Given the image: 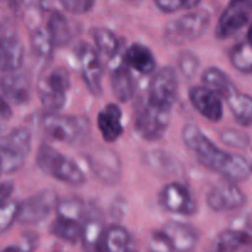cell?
Segmentation results:
<instances>
[{
	"label": "cell",
	"instance_id": "obj_2",
	"mask_svg": "<svg viewBox=\"0 0 252 252\" xmlns=\"http://www.w3.org/2000/svg\"><path fill=\"white\" fill-rule=\"evenodd\" d=\"M36 164L44 174L66 185L80 186L86 181L85 174L75 161L48 144L38 148Z\"/></svg>",
	"mask_w": 252,
	"mask_h": 252
},
{
	"label": "cell",
	"instance_id": "obj_11",
	"mask_svg": "<svg viewBox=\"0 0 252 252\" xmlns=\"http://www.w3.org/2000/svg\"><path fill=\"white\" fill-rule=\"evenodd\" d=\"M252 17V0H230L219 17L216 36L220 39L230 38L240 32Z\"/></svg>",
	"mask_w": 252,
	"mask_h": 252
},
{
	"label": "cell",
	"instance_id": "obj_15",
	"mask_svg": "<svg viewBox=\"0 0 252 252\" xmlns=\"http://www.w3.org/2000/svg\"><path fill=\"white\" fill-rule=\"evenodd\" d=\"M189 97L194 110L211 122H219L224 116V98L209 86H192Z\"/></svg>",
	"mask_w": 252,
	"mask_h": 252
},
{
	"label": "cell",
	"instance_id": "obj_33",
	"mask_svg": "<svg viewBox=\"0 0 252 252\" xmlns=\"http://www.w3.org/2000/svg\"><path fill=\"white\" fill-rule=\"evenodd\" d=\"M229 59L238 71L243 74H252V46L248 41L235 44L230 49Z\"/></svg>",
	"mask_w": 252,
	"mask_h": 252
},
{
	"label": "cell",
	"instance_id": "obj_8",
	"mask_svg": "<svg viewBox=\"0 0 252 252\" xmlns=\"http://www.w3.org/2000/svg\"><path fill=\"white\" fill-rule=\"evenodd\" d=\"M179 94V76L172 66H162L154 73L149 83L148 101L159 107L172 110Z\"/></svg>",
	"mask_w": 252,
	"mask_h": 252
},
{
	"label": "cell",
	"instance_id": "obj_23",
	"mask_svg": "<svg viewBox=\"0 0 252 252\" xmlns=\"http://www.w3.org/2000/svg\"><path fill=\"white\" fill-rule=\"evenodd\" d=\"M133 239L129 231L120 224L107 226L98 252H132Z\"/></svg>",
	"mask_w": 252,
	"mask_h": 252
},
{
	"label": "cell",
	"instance_id": "obj_4",
	"mask_svg": "<svg viewBox=\"0 0 252 252\" xmlns=\"http://www.w3.org/2000/svg\"><path fill=\"white\" fill-rule=\"evenodd\" d=\"M42 129L51 139L65 144H76L90 130V121L85 116L59 115L48 112L41 121Z\"/></svg>",
	"mask_w": 252,
	"mask_h": 252
},
{
	"label": "cell",
	"instance_id": "obj_35",
	"mask_svg": "<svg viewBox=\"0 0 252 252\" xmlns=\"http://www.w3.org/2000/svg\"><path fill=\"white\" fill-rule=\"evenodd\" d=\"M199 65H201L199 58L189 51L181 52L177 58V68L186 79H193L198 71Z\"/></svg>",
	"mask_w": 252,
	"mask_h": 252
},
{
	"label": "cell",
	"instance_id": "obj_21",
	"mask_svg": "<svg viewBox=\"0 0 252 252\" xmlns=\"http://www.w3.org/2000/svg\"><path fill=\"white\" fill-rule=\"evenodd\" d=\"M105 225L101 214L94 207H88V212L83 221L81 245L85 252H98L101 240L105 234Z\"/></svg>",
	"mask_w": 252,
	"mask_h": 252
},
{
	"label": "cell",
	"instance_id": "obj_26",
	"mask_svg": "<svg viewBox=\"0 0 252 252\" xmlns=\"http://www.w3.org/2000/svg\"><path fill=\"white\" fill-rule=\"evenodd\" d=\"M47 32L51 36L54 46L63 48L69 42L71 41L70 25H69L68 19L58 10H52L49 14L48 21H47Z\"/></svg>",
	"mask_w": 252,
	"mask_h": 252
},
{
	"label": "cell",
	"instance_id": "obj_31",
	"mask_svg": "<svg viewBox=\"0 0 252 252\" xmlns=\"http://www.w3.org/2000/svg\"><path fill=\"white\" fill-rule=\"evenodd\" d=\"M147 164L158 174H165L166 176L179 175L181 171L179 161L162 150H154L147 154Z\"/></svg>",
	"mask_w": 252,
	"mask_h": 252
},
{
	"label": "cell",
	"instance_id": "obj_43",
	"mask_svg": "<svg viewBox=\"0 0 252 252\" xmlns=\"http://www.w3.org/2000/svg\"><path fill=\"white\" fill-rule=\"evenodd\" d=\"M21 4L26 5L27 7H41L39 4H41V0H17Z\"/></svg>",
	"mask_w": 252,
	"mask_h": 252
},
{
	"label": "cell",
	"instance_id": "obj_34",
	"mask_svg": "<svg viewBox=\"0 0 252 252\" xmlns=\"http://www.w3.org/2000/svg\"><path fill=\"white\" fill-rule=\"evenodd\" d=\"M220 142L228 147L236 148V149H248L251 145V138L248 133L243 132L235 128H229L220 132Z\"/></svg>",
	"mask_w": 252,
	"mask_h": 252
},
{
	"label": "cell",
	"instance_id": "obj_6",
	"mask_svg": "<svg viewBox=\"0 0 252 252\" xmlns=\"http://www.w3.org/2000/svg\"><path fill=\"white\" fill-rule=\"evenodd\" d=\"M211 25V14L206 10H194L171 20L165 29V39L172 44L196 41L203 36Z\"/></svg>",
	"mask_w": 252,
	"mask_h": 252
},
{
	"label": "cell",
	"instance_id": "obj_36",
	"mask_svg": "<svg viewBox=\"0 0 252 252\" xmlns=\"http://www.w3.org/2000/svg\"><path fill=\"white\" fill-rule=\"evenodd\" d=\"M20 203L16 201H7L6 203L1 204V211H0V230L5 233L12 226L15 221H17L19 217Z\"/></svg>",
	"mask_w": 252,
	"mask_h": 252
},
{
	"label": "cell",
	"instance_id": "obj_27",
	"mask_svg": "<svg viewBox=\"0 0 252 252\" xmlns=\"http://www.w3.org/2000/svg\"><path fill=\"white\" fill-rule=\"evenodd\" d=\"M49 233L59 240L69 244H76L81 240L83 221L71 220L57 216V218L49 225Z\"/></svg>",
	"mask_w": 252,
	"mask_h": 252
},
{
	"label": "cell",
	"instance_id": "obj_44",
	"mask_svg": "<svg viewBox=\"0 0 252 252\" xmlns=\"http://www.w3.org/2000/svg\"><path fill=\"white\" fill-rule=\"evenodd\" d=\"M246 41L249 42V43L252 46V24L250 25V27H249L248 30V34H246Z\"/></svg>",
	"mask_w": 252,
	"mask_h": 252
},
{
	"label": "cell",
	"instance_id": "obj_9",
	"mask_svg": "<svg viewBox=\"0 0 252 252\" xmlns=\"http://www.w3.org/2000/svg\"><path fill=\"white\" fill-rule=\"evenodd\" d=\"M59 199L53 189H42L20 202L17 221L22 225H37L57 208Z\"/></svg>",
	"mask_w": 252,
	"mask_h": 252
},
{
	"label": "cell",
	"instance_id": "obj_29",
	"mask_svg": "<svg viewBox=\"0 0 252 252\" xmlns=\"http://www.w3.org/2000/svg\"><path fill=\"white\" fill-rule=\"evenodd\" d=\"M30 42H31L32 52L36 56V58L41 63L48 64L52 61L56 46H54L47 30L41 29V27H36V29L32 30Z\"/></svg>",
	"mask_w": 252,
	"mask_h": 252
},
{
	"label": "cell",
	"instance_id": "obj_5",
	"mask_svg": "<svg viewBox=\"0 0 252 252\" xmlns=\"http://www.w3.org/2000/svg\"><path fill=\"white\" fill-rule=\"evenodd\" d=\"M31 133L24 127L14 128L6 135H2L0 144L2 174H14L24 166L31 153Z\"/></svg>",
	"mask_w": 252,
	"mask_h": 252
},
{
	"label": "cell",
	"instance_id": "obj_28",
	"mask_svg": "<svg viewBox=\"0 0 252 252\" xmlns=\"http://www.w3.org/2000/svg\"><path fill=\"white\" fill-rule=\"evenodd\" d=\"M225 101L239 125L252 127V96L238 90Z\"/></svg>",
	"mask_w": 252,
	"mask_h": 252
},
{
	"label": "cell",
	"instance_id": "obj_41",
	"mask_svg": "<svg viewBox=\"0 0 252 252\" xmlns=\"http://www.w3.org/2000/svg\"><path fill=\"white\" fill-rule=\"evenodd\" d=\"M12 192H14V184L11 181L2 182L0 186V204H4L10 201Z\"/></svg>",
	"mask_w": 252,
	"mask_h": 252
},
{
	"label": "cell",
	"instance_id": "obj_19",
	"mask_svg": "<svg viewBox=\"0 0 252 252\" xmlns=\"http://www.w3.org/2000/svg\"><path fill=\"white\" fill-rule=\"evenodd\" d=\"M97 127L103 140L113 143L123 134V112L117 103H107L97 113Z\"/></svg>",
	"mask_w": 252,
	"mask_h": 252
},
{
	"label": "cell",
	"instance_id": "obj_18",
	"mask_svg": "<svg viewBox=\"0 0 252 252\" xmlns=\"http://www.w3.org/2000/svg\"><path fill=\"white\" fill-rule=\"evenodd\" d=\"M161 230L170 239L176 252H192L198 245V231L189 224L171 220L167 221Z\"/></svg>",
	"mask_w": 252,
	"mask_h": 252
},
{
	"label": "cell",
	"instance_id": "obj_16",
	"mask_svg": "<svg viewBox=\"0 0 252 252\" xmlns=\"http://www.w3.org/2000/svg\"><path fill=\"white\" fill-rule=\"evenodd\" d=\"M2 97L14 106H24L31 100V80L24 71L1 73Z\"/></svg>",
	"mask_w": 252,
	"mask_h": 252
},
{
	"label": "cell",
	"instance_id": "obj_30",
	"mask_svg": "<svg viewBox=\"0 0 252 252\" xmlns=\"http://www.w3.org/2000/svg\"><path fill=\"white\" fill-rule=\"evenodd\" d=\"M93 38L98 53L107 59H113L117 57L120 51V41L111 30L105 27H96L93 31Z\"/></svg>",
	"mask_w": 252,
	"mask_h": 252
},
{
	"label": "cell",
	"instance_id": "obj_38",
	"mask_svg": "<svg viewBox=\"0 0 252 252\" xmlns=\"http://www.w3.org/2000/svg\"><path fill=\"white\" fill-rule=\"evenodd\" d=\"M148 250L150 252H176L170 239L162 230H154L149 234Z\"/></svg>",
	"mask_w": 252,
	"mask_h": 252
},
{
	"label": "cell",
	"instance_id": "obj_17",
	"mask_svg": "<svg viewBox=\"0 0 252 252\" xmlns=\"http://www.w3.org/2000/svg\"><path fill=\"white\" fill-rule=\"evenodd\" d=\"M25 49L14 30L2 27L0 41V69L1 73L17 71L24 64Z\"/></svg>",
	"mask_w": 252,
	"mask_h": 252
},
{
	"label": "cell",
	"instance_id": "obj_3",
	"mask_svg": "<svg viewBox=\"0 0 252 252\" xmlns=\"http://www.w3.org/2000/svg\"><path fill=\"white\" fill-rule=\"evenodd\" d=\"M70 73L64 66L47 69L38 76L37 93L41 103L48 112H59L68 101L70 90Z\"/></svg>",
	"mask_w": 252,
	"mask_h": 252
},
{
	"label": "cell",
	"instance_id": "obj_13",
	"mask_svg": "<svg viewBox=\"0 0 252 252\" xmlns=\"http://www.w3.org/2000/svg\"><path fill=\"white\" fill-rule=\"evenodd\" d=\"M206 202L209 208L214 212H231L245 206L246 196L236 182L229 181L214 186L207 193Z\"/></svg>",
	"mask_w": 252,
	"mask_h": 252
},
{
	"label": "cell",
	"instance_id": "obj_12",
	"mask_svg": "<svg viewBox=\"0 0 252 252\" xmlns=\"http://www.w3.org/2000/svg\"><path fill=\"white\" fill-rule=\"evenodd\" d=\"M159 204L170 213L184 217L194 216L198 211V204L189 187L180 182H170L160 191Z\"/></svg>",
	"mask_w": 252,
	"mask_h": 252
},
{
	"label": "cell",
	"instance_id": "obj_10",
	"mask_svg": "<svg viewBox=\"0 0 252 252\" xmlns=\"http://www.w3.org/2000/svg\"><path fill=\"white\" fill-rule=\"evenodd\" d=\"M75 56L80 65V74L86 89L94 96L102 94V64L96 47L81 42L75 48Z\"/></svg>",
	"mask_w": 252,
	"mask_h": 252
},
{
	"label": "cell",
	"instance_id": "obj_32",
	"mask_svg": "<svg viewBox=\"0 0 252 252\" xmlns=\"http://www.w3.org/2000/svg\"><path fill=\"white\" fill-rule=\"evenodd\" d=\"M56 212L57 216L62 217V218L84 221L86 212H88V207L78 197H68V198L59 199Z\"/></svg>",
	"mask_w": 252,
	"mask_h": 252
},
{
	"label": "cell",
	"instance_id": "obj_22",
	"mask_svg": "<svg viewBox=\"0 0 252 252\" xmlns=\"http://www.w3.org/2000/svg\"><path fill=\"white\" fill-rule=\"evenodd\" d=\"M125 63L132 70L142 74V75H150L157 71V59L154 53L149 47L142 43H133L126 49L122 56Z\"/></svg>",
	"mask_w": 252,
	"mask_h": 252
},
{
	"label": "cell",
	"instance_id": "obj_20",
	"mask_svg": "<svg viewBox=\"0 0 252 252\" xmlns=\"http://www.w3.org/2000/svg\"><path fill=\"white\" fill-rule=\"evenodd\" d=\"M130 70L132 69L125 63L123 58H121L111 69V90L120 102H128L134 96V79Z\"/></svg>",
	"mask_w": 252,
	"mask_h": 252
},
{
	"label": "cell",
	"instance_id": "obj_24",
	"mask_svg": "<svg viewBox=\"0 0 252 252\" xmlns=\"http://www.w3.org/2000/svg\"><path fill=\"white\" fill-rule=\"evenodd\" d=\"M252 244V235L243 229H225L217 236L214 243L216 252H239Z\"/></svg>",
	"mask_w": 252,
	"mask_h": 252
},
{
	"label": "cell",
	"instance_id": "obj_1",
	"mask_svg": "<svg viewBox=\"0 0 252 252\" xmlns=\"http://www.w3.org/2000/svg\"><path fill=\"white\" fill-rule=\"evenodd\" d=\"M182 140L203 166L223 175L229 181L238 184L252 174L251 162L246 158L220 149L196 125L189 123L182 128Z\"/></svg>",
	"mask_w": 252,
	"mask_h": 252
},
{
	"label": "cell",
	"instance_id": "obj_40",
	"mask_svg": "<svg viewBox=\"0 0 252 252\" xmlns=\"http://www.w3.org/2000/svg\"><path fill=\"white\" fill-rule=\"evenodd\" d=\"M38 238L34 233H26L21 241L14 245H9L2 249L1 252H33L36 249Z\"/></svg>",
	"mask_w": 252,
	"mask_h": 252
},
{
	"label": "cell",
	"instance_id": "obj_37",
	"mask_svg": "<svg viewBox=\"0 0 252 252\" xmlns=\"http://www.w3.org/2000/svg\"><path fill=\"white\" fill-rule=\"evenodd\" d=\"M202 0H154L158 9L166 14H174L180 10H192L201 4Z\"/></svg>",
	"mask_w": 252,
	"mask_h": 252
},
{
	"label": "cell",
	"instance_id": "obj_14",
	"mask_svg": "<svg viewBox=\"0 0 252 252\" xmlns=\"http://www.w3.org/2000/svg\"><path fill=\"white\" fill-rule=\"evenodd\" d=\"M94 174L107 185H116L122 176V164L117 153L111 149H96L86 155Z\"/></svg>",
	"mask_w": 252,
	"mask_h": 252
},
{
	"label": "cell",
	"instance_id": "obj_45",
	"mask_svg": "<svg viewBox=\"0 0 252 252\" xmlns=\"http://www.w3.org/2000/svg\"><path fill=\"white\" fill-rule=\"evenodd\" d=\"M251 172H252V161H251Z\"/></svg>",
	"mask_w": 252,
	"mask_h": 252
},
{
	"label": "cell",
	"instance_id": "obj_25",
	"mask_svg": "<svg viewBox=\"0 0 252 252\" xmlns=\"http://www.w3.org/2000/svg\"><path fill=\"white\" fill-rule=\"evenodd\" d=\"M202 83L217 91L224 98V101L230 97L235 91H238V88L230 76L218 66L207 68L202 74Z\"/></svg>",
	"mask_w": 252,
	"mask_h": 252
},
{
	"label": "cell",
	"instance_id": "obj_7",
	"mask_svg": "<svg viewBox=\"0 0 252 252\" xmlns=\"http://www.w3.org/2000/svg\"><path fill=\"white\" fill-rule=\"evenodd\" d=\"M171 110L159 107L147 101L144 106L137 113L134 128L140 138L148 142L160 140L166 133L170 125Z\"/></svg>",
	"mask_w": 252,
	"mask_h": 252
},
{
	"label": "cell",
	"instance_id": "obj_42",
	"mask_svg": "<svg viewBox=\"0 0 252 252\" xmlns=\"http://www.w3.org/2000/svg\"><path fill=\"white\" fill-rule=\"evenodd\" d=\"M0 116H1L2 121L10 120L12 116L11 103H10L7 100H5L4 97H2V100H1V111H0Z\"/></svg>",
	"mask_w": 252,
	"mask_h": 252
},
{
	"label": "cell",
	"instance_id": "obj_39",
	"mask_svg": "<svg viewBox=\"0 0 252 252\" xmlns=\"http://www.w3.org/2000/svg\"><path fill=\"white\" fill-rule=\"evenodd\" d=\"M65 11L74 15H84L90 12L96 4V0H58Z\"/></svg>",
	"mask_w": 252,
	"mask_h": 252
}]
</instances>
